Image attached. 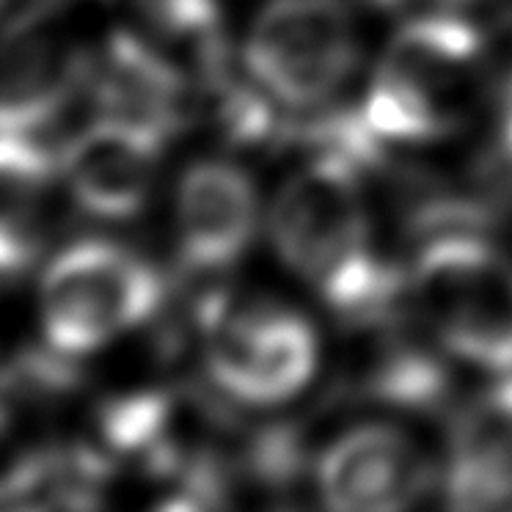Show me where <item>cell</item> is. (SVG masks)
I'll use <instances>...</instances> for the list:
<instances>
[{
  "label": "cell",
  "instance_id": "cell-12",
  "mask_svg": "<svg viewBox=\"0 0 512 512\" xmlns=\"http://www.w3.org/2000/svg\"><path fill=\"white\" fill-rule=\"evenodd\" d=\"M108 463L89 446H50L25 455L3 479L6 510H86L100 504Z\"/></svg>",
  "mask_w": 512,
  "mask_h": 512
},
{
  "label": "cell",
  "instance_id": "cell-15",
  "mask_svg": "<svg viewBox=\"0 0 512 512\" xmlns=\"http://www.w3.org/2000/svg\"><path fill=\"white\" fill-rule=\"evenodd\" d=\"M361 116L380 141H424L446 127V113L413 80L380 67L361 105Z\"/></svg>",
  "mask_w": 512,
  "mask_h": 512
},
{
  "label": "cell",
  "instance_id": "cell-6",
  "mask_svg": "<svg viewBox=\"0 0 512 512\" xmlns=\"http://www.w3.org/2000/svg\"><path fill=\"white\" fill-rule=\"evenodd\" d=\"M430 485V466L408 435L389 424H364L325 449L317 488L334 510H397Z\"/></svg>",
  "mask_w": 512,
  "mask_h": 512
},
{
  "label": "cell",
  "instance_id": "cell-13",
  "mask_svg": "<svg viewBox=\"0 0 512 512\" xmlns=\"http://www.w3.org/2000/svg\"><path fill=\"white\" fill-rule=\"evenodd\" d=\"M479 50H482V36L474 25L457 17L435 14L402 28L391 42L383 69L413 80L444 108L438 97H444L446 91L466 78Z\"/></svg>",
  "mask_w": 512,
  "mask_h": 512
},
{
  "label": "cell",
  "instance_id": "cell-5",
  "mask_svg": "<svg viewBox=\"0 0 512 512\" xmlns=\"http://www.w3.org/2000/svg\"><path fill=\"white\" fill-rule=\"evenodd\" d=\"M204 364L215 386L248 405L295 397L317 367V339L301 314L276 306H201Z\"/></svg>",
  "mask_w": 512,
  "mask_h": 512
},
{
  "label": "cell",
  "instance_id": "cell-10",
  "mask_svg": "<svg viewBox=\"0 0 512 512\" xmlns=\"http://www.w3.org/2000/svg\"><path fill=\"white\" fill-rule=\"evenodd\" d=\"M446 499L457 510L512 507V378L485 391L455 427Z\"/></svg>",
  "mask_w": 512,
  "mask_h": 512
},
{
  "label": "cell",
  "instance_id": "cell-2",
  "mask_svg": "<svg viewBox=\"0 0 512 512\" xmlns=\"http://www.w3.org/2000/svg\"><path fill=\"white\" fill-rule=\"evenodd\" d=\"M413 301L446 350L512 372V262L477 232L435 234L413 268Z\"/></svg>",
  "mask_w": 512,
  "mask_h": 512
},
{
  "label": "cell",
  "instance_id": "cell-14",
  "mask_svg": "<svg viewBox=\"0 0 512 512\" xmlns=\"http://www.w3.org/2000/svg\"><path fill=\"white\" fill-rule=\"evenodd\" d=\"M108 9L149 45L190 42L199 50L201 67L223 50L215 0H108Z\"/></svg>",
  "mask_w": 512,
  "mask_h": 512
},
{
  "label": "cell",
  "instance_id": "cell-16",
  "mask_svg": "<svg viewBox=\"0 0 512 512\" xmlns=\"http://www.w3.org/2000/svg\"><path fill=\"white\" fill-rule=\"evenodd\" d=\"M446 375L441 361L424 353L405 336H389L369 372V391L383 402L402 408H430L441 402Z\"/></svg>",
  "mask_w": 512,
  "mask_h": 512
},
{
  "label": "cell",
  "instance_id": "cell-4",
  "mask_svg": "<svg viewBox=\"0 0 512 512\" xmlns=\"http://www.w3.org/2000/svg\"><path fill=\"white\" fill-rule=\"evenodd\" d=\"M243 61L270 100L317 108L356 69V28L342 0H270L248 31Z\"/></svg>",
  "mask_w": 512,
  "mask_h": 512
},
{
  "label": "cell",
  "instance_id": "cell-9",
  "mask_svg": "<svg viewBox=\"0 0 512 512\" xmlns=\"http://www.w3.org/2000/svg\"><path fill=\"white\" fill-rule=\"evenodd\" d=\"M256 193L232 163H196L177 193V243L182 265L193 273H218L234 265L256 232Z\"/></svg>",
  "mask_w": 512,
  "mask_h": 512
},
{
  "label": "cell",
  "instance_id": "cell-17",
  "mask_svg": "<svg viewBox=\"0 0 512 512\" xmlns=\"http://www.w3.org/2000/svg\"><path fill=\"white\" fill-rule=\"evenodd\" d=\"M496 160L512 174V78L507 83V97H504V116H501V133H499V152Z\"/></svg>",
  "mask_w": 512,
  "mask_h": 512
},
{
  "label": "cell",
  "instance_id": "cell-7",
  "mask_svg": "<svg viewBox=\"0 0 512 512\" xmlns=\"http://www.w3.org/2000/svg\"><path fill=\"white\" fill-rule=\"evenodd\" d=\"M163 141L149 127L102 116L64 149L61 163L72 196L97 218H133L149 196Z\"/></svg>",
  "mask_w": 512,
  "mask_h": 512
},
{
  "label": "cell",
  "instance_id": "cell-11",
  "mask_svg": "<svg viewBox=\"0 0 512 512\" xmlns=\"http://www.w3.org/2000/svg\"><path fill=\"white\" fill-rule=\"evenodd\" d=\"M188 83L182 69L133 31H116L97 80L102 116L149 127L166 138L188 116Z\"/></svg>",
  "mask_w": 512,
  "mask_h": 512
},
{
  "label": "cell",
  "instance_id": "cell-3",
  "mask_svg": "<svg viewBox=\"0 0 512 512\" xmlns=\"http://www.w3.org/2000/svg\"><path fill=\"white\" fill-rule=\"evenodd\" d=\"M163 284L144 259L108 240L58 254L42 281V328L64 356L91 353L157 312Z\"/></svg>",
  "mask_w": 512,
  "mask_h": 512
},
{
  "label": "cell",
  "instance_id": "cell-1",
  "mask_svg": "<svg viewBox=\"0 0 512 512\" xmlns=\"http://www.w3.org/2000/svg\"><path fill=\"white\" fill-rule=\"evenodd\" d=\"M270 232L281 259L339 314L372 323L391 312L397 273L372 251L358 166L347 157L323 152L292 174L273 201Z\"/></svg>",
  "mask_w": 512,
  "mask_h": 512
},
{
  "label": "cell",
  "instance_id": "cell-8",
  "mask_svg": "<svg viewBox=\"0 0 512 512\" xmlns=\"http://www.w3.org/2000/svg\"><path fill=\"white\" fill-rule=\"evenodd\" d=\"M86 64L53 14L14 20L3 45V130L50 133Z\"/></svg>",
  "mask_w": 512,
  "mask_h": 512
},
{
  "label": "cell",
  "instance_id": "cell-18",
  "mask_svg": "<svg viewBox=\"0 0 512 512\" xmlns=\"http://www.w3.org/2000/svg\"><path fill=\"white\" fill-rule=\"evenodd\" d=\"M380 6H394V3H400V0H375Z\"/></svg>",
  "mask_w": 512,
  "mask_h": 512
}]
</instances>
